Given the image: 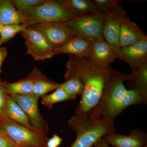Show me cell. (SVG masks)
Listing matches in <instances>:
<instances>
[{
    "label": "cell",
    "instance_id": "cell-1",
    "mask_svg": "<svg viewBox=\"0 0 147 147\" xmlns=\"http://www.w3.org/2000/svg\"><path fill=\"white\" fill-rule=\"evenodd\" d=\"M66 67V80L76 77L84 86V93L76 107V114H88L94 108L99 102L107 82L119 72L113 68L108 70L97 68L86 59L72 55L69 56Z\"/></svg>",
    "mask_w": 147,
    "mask_h": 147
},
{
    "label": "cell",
    "instance_id": "cell-2",
    "mask_svg": "<svg viewBox=\"0 0 147 147\" xmlns=\"http://www.w3.org/2000/svg\"><path fill=\"white\" fill-rule=\"evenodd\" d=\"M127 76L119 72L111 77L105 85L99 102L88 113L91 118L114 121L127 107L147 103L137 92L127 89L124 82Z\"/></svg>",
    "mask_w": 147,
    "mask_h": 147
},
{
    "label": "cell",
    "instance_id": "cell-3",
    "mask_svg": "<svg viewBox=\"0 0 147 147\" xmlns=\"http://www.w3.org/2000/svg\"><path fill=\"white\" fill-rule=\"evenodd\" d=\"M68 125L76 134L70 147H91L105 134L116 133L114 121L94 119L88 114L76 113Z\"/></svg>",
    "mask_w": 147,
    "mask_h": 147
},
{
    "label": "cell",
    "instance_id": "cell-4",
    "mask_svg": "<svg viewBox=\"0 0 147 147\" xmlns=\"http://www.w3.org/2000/svg\"><path fill=\"white\" fill-rule=\"evenodd\" d=\"M76 17L60 0H45L24 15V24L32 27L42 23L66 22Z\"/></svg>",
    "mask_w": 147,
    "mask_h": 147
},
{
    "label": "cell",
    "instance_id": "cell-5",
    "mask_svg": "<svg viewBox=\"0 0 147 147\" xmlns=\"http://www.w3.org/2000/svg\"><path fill=\"white\" fill-rule=\"evenodd\" d=\"M0 127L14 143L23 147H47L49 137L35 131L10 119L0 121Z\"/></svg>",
    "mask_w": 147,
    "mask_h": 147
},
{
    "label": "cell",
    "instance_id": "cell-6",
    "mask_svg": "<svg viewBox=\"0 0 147 147\" xmlns=\"http://www.w3.org/2000/svg\"><path fill=\"white\" fill-rule=\"evenodd\" d=\"M127 16L126 11L118 2L105 14L102 25L103 39L112 47L120 59L121 50L119 41L120 28L122 22Z\"/></svg>",
    "mask_w": 147,
    "mask_h": 147
},
{
    "label": "cell",
    "instance_id": "cell-7",
    "mask_svg": "<svg viewBox=\"0 0 147 147\" xmlns=\"http://www.w3.org/2000/svg\"><path fill=\"white\" fill-rule=\"evenodd\" d=\"M105 14L97 12L78 16L65 22L75 33L91 42L102 39V25Z\"/></svg>",
    "mask_w": 147,
    "mask_h": 147
},
{
    "label": "cell",
    "instance_id": "cell-8",
    "mask_svg": "<svg viewBox=\"0 0 147 147\" xmlns=\"http://www.w3.org/2000/svg\"><path fill=\"white\" fill-rule=\"evenodd\" d=\"M10 97L24 110L30 123L36 131L42 136L47 137L49 125L40 113L38 98L33 94H9Z\"/></svg>",
    "mask_w": 147,
    "mask_h": 147
},
{
    "label": "cell",
    "instance_id": "cell-9",
    "mask_svg": "<svg viewBox=\"0 0 147 147\" xmlns=\"http://www.w3.org/2000/svg\"><path fill=\"white\" fill-rule=\"evenodd\" d=\"M27 47V54L35 60L43 61L54 56L53 48L44 36L38 30L28 27L22 32Z\"/></svg>",
    "mask_w": 147,
    "mask_h": 147
},
{
    "label": "cell",
    "instance_id": "cell-10",
    "mask_svg": "<svg viewBox=\"0 0 147 147\" xmlns=\"http://www.w3.org/2000/svg\"><path fill=\"white\" fill-rule=\"evenodd\" d=\"M29 27L40 32L55 49L64 45L77 35L65 22L42 23Z\"/></svg>",
    "mask_w": 147,
    "mask_h": 147
},
{
    "label": "cell",
    "instance_id": "cell-11",
    "mask_svg": "<svg viewBox=\"0 0 147 147\" xmlns=\"http://www.w3.org/2000/svg\"><path fill=\"white\" fill-rule=\"evenodd\" d=\"M117 56L103 38L93 42L91 52L87 59L96 67L104 70L113 68L110 65Z\"/></svg>",
    "mask_w": 147,
    "mask_h": 147
},
{
    "label": "cell",
    "instance_id": "cell-12",
    "mask_svg": "<svg viewBox=\"0 0 147 147\" xmlns=\"http://www.w3.org/2000/svg\"><path fill=\"white\" fill-rule=\"evenodd\" d=\"M102 139L115 147H142L147 143L146 135L139 130H132L129 135L109 133Z\"/></svg>",
    "mask_w": 147,
    "mask_h": 147
},
{
    "label": "cell",
    "instance_id": "cell-13",
    "mask_svg": "<svg viewBox=\"0 0 147 147\" xmlns=\"http://www.w3.org/2000/svg\"><path fill=\"white\" fill-rule=\"evenodd\" d=\"M147 40L146 35L128 16L121 24L119 41L121 48Z\"/></svg>",
    "mask_w": 147,
    "mask_h": 147
},
{
    "label": "cell",
    "instance_id": "cell-14",
    "mask_svg": "<svg viewBox=\"0 0 147 147\" xmlns=\"http://www.w3.org/2000/svg\"><path fill=\"white\" fill-rule=\"evenodd\" d=\"M120 59L131 68L147 63V40L121 48Z\"/></svg>",
    "mask_w": 147,
    "mask_h": 147
},
{
    "label": "cell",
    "instance_id": "cell-15",
    "mask_svg": "<svg viewBox=\"0 0 147 147\" xmlns=\"http://www.w3.org/2000/svg\"><path fill=\"white\" fill-rule=\"evenodd\" d=\"M93 42L77 35L64 45L55 48L54 55L66 54L87 59L90 54Z\"/></svg>",
    "mask_w": 147,
    "mask_h": 147
},
{
    "label": "cell",
    "instance_id": "cell-16",
    "mask_svg": "<svg viewBox=\"0 0 147 147\" xmlns=\"http://www.w3.org/2000/svg\"><path fill=\"white\" fill-rule=\"evenodd\" d=\"M132 73L128 75L127 82L129 90L137 92L147 101V63L131 68Z\"/></svg>",
    "mask_w": 147,
    "mask_h": 147
},
{
    "label": "cell",
    "instance_id": "cell-17",
    "mask_svg": "<svg viewBox=\"0 0 147 147\" xmlns=\"http://www.w3.org/2000/svg\"><path fill=\"white\" fill-rule=\"evenodd\" d=\"M28 75L33 81L32 94L38 99L58 88L59 84L50 81L36 67L34 68Z\"/></svg>",
    "mask_w": 147,
    "mask_h": 147
},
{
    "label": "cell",
    "instance_id": "cell-18",
    "mask_svg": "<svg viewBox=\"0 0 147 147\" xmlns=\"http://www.w3.org/2000/svg\"><path fill=\"white\" fill-rule=\"evenodd\" d=\"M0 22L3 25L24 24V15L10 0H0Z\"/></svg>",
    "mask_w": 147,
    "mask_h": 147
},
{
    "label": "cell",
    "instance_id": "cell-19",
    "mask_svg": "<svg viewBox=\"0 0 147 147\" xmlns=\"http://www.w3.org/2000/svg\"><path fill=\"white\" fill-rule=\"evenodd\" d=\"M7 113L9 119L38 133L32 126L28 116L24 110L10 97L9 95L7 103Z\"/></svg>",
    "mask_w": 147,
    "mask_h": 147
},
{
    "label": "cell",
    "instance_id": "cell-20",
    "mask_svg": "<svg viewBox=\"0 0 147 147\" xmlns=\"http://www.w3.org/2000/svg\"><path fill=\"white\" fill-rule=\"evenodd\" d=\"M71 9L76 16L98 12L96 6L90 0H60Z\"/></svg>",
    "mask_w": 147,
    "mask_h": 147
},
{
    "label": "cell",
    "instance_id": "cell-21",
    "mask_svg": "<svg viewBox=\"0 0 147 147\" xmlns=\"http://www.w3.org/2000/svg\"><path fill=\"white\" fill-rule=\"evenodd\" d=\"M9 94L28 95L32 93L33 81L28 75L25 79L14 83L3 82Z\"/></svg>",
    "mask_w": 147,
    "mask_h": 147
},
{
    "label": "cell",
    "instance_id": "cell-22",
    "mask_svg": "<svg viewBox=\"0 0 147 147\" xmlns=\"http://www.w3.org/2000/svg\"><path fill=\"white\" fill-rule=\"evenodd\" d=\"M76 98L69 94L61 88L58 87L52 93L42 96L41 103L45 107L50 109L56 103L67 100H74Z\"/></svg>",
    "mask_w": 147,
    "mask_h": 147
},
{
    "label": "cell",
    "instance_id": "cell-23",
    "mask_svg": "<svg viewBox=\"0 0 147 147\" xmlns=\"http://www.w3.org/2000/svg\"><path fill=\"white\" fill-rule=\"evenodd\" d=\"M58 87L73 96H82L84 90V86L82 81L76 77H72L66 80L65 82L59 84Z\"/></svg>",
    "mask_w": 147,
    "mask_h": 147
},
{
    "label": "cell",
    "instance_id": "cell-24",
    "mask_svg": "<svg viewBox=\"0 0 147 147\" xmlns=\"http://www.w3.org/2000/svg\"><path fill=\"white\" fill-rule=\"evenodd\" d=\"M27 28L24 24L3 26L0 35V45L11 39L18 32L24 31Z\"/></svg>",
    "mask_w": 147,
    "mask_h": 147
},
{
    "label": "cell",
    "instance_id": "cell-25",
    "mask_svg": "<svg viewBox=\"0 0 147 147\" xmlns=\"http://www.w3.org/2000/svg\"><path fill=\"white\" fill-rule=\"evenodd\" d=\"M45 0H12L11 1L17 10L23 15L27 14L33 8L45 2Z\"/></svg>",
    "mask_w": 147,
    "mask_h": 147
},
{
    "label": "cell",
    "instance_id": "cell-26",
    "mask_svg": "<svg viewBox=\"0 0 147 147\" xmlns=\"http://www.w3.org/2000/svg\"><path fill=\"white\" fill-rule=\"evenodd\" d=\"M9 94L0 78V121L9 119L7 113V103Z\"/></svg>",
    "mask_w": 147,
    "mask_h": 147
},
{
    "label": "cell",
    "instance_id": "cell-27",
    "mask_svg": "<svg viewBox=\"0 0 147 147\" xmlns=\"http://www.w3.org/2000/svg\"><path fill=\"white\" fill-rule=\"evenodd\" d=\"M99 13L105 14L108 12L116 3L119 1L116 0H92Z\"/></svg>",
    "mask_w": 147,
    "mask_h": 147
},
{
    "label": "cell",
    "instance_id": "cell-28",
    "mask_svg": "<svg viewBox=\"0 0 147 147\" xmlns=\"http://www.w3.org/2000/svg\"><path fill=\"white\" fill-rule=\"evenodd\" d=\"M63 139L57 134H54L53 137L49 138L46 144L47 147H59L60 146Z\"/></svg>",
    "mask_w": 147,
    "mask_h": 147
},
{
    "label": "cell",
    "instance_id": "cell-29",
    "mask_svg": "<svg viewBox=\"0 0 147 147\" xmlns=\"http://www.w3.org/2000/svg\"><path fill=\"white\" fill-rule=\"evenodd\" d=\"M7 136L0 135V147H20Z\"/></svg>",
    "mask_w": 147,
    "mask_h": 147
},
{
    "label": "cell",
    "instance_id": "cell-30",
    "mask_svg": "<svg viewBox=\"0 0 147 147\" xmlns=\"http://www.w3.org/2000/svg\"><path fill=\"white\" fill-rule=\"evenodd\" d=\"M7 55V48L0 47V75L1 73L2 65Z\"/></svg>",
    "mask_w": 147,
    "mask_h": 147
},
{
    "label": "cell",
    "instance_id": "cell-31",
    "mask_svg": "<svg viewBox=\"0 0 147 147\" xmlns=\"http://www.w3.org/2000/svg\"><path fill=\"white\" fill-rule=\"evenodd\" d=\"M91 147H115L109 145L107 142L101 139L93 145Z\"/></svg>",
    "mask_w": 147,
    "mask_h": 147
},
{
    "label": "cell",
    "instance_id": "cell-32",
    "mask_svg": "<svg viewBox=\"0 0 147 147\" xmlns=\"http://www.w3.org/2000/svg\"><path fill=\"white\" fill-rule=\"evenodd\" d=\"M0 135H1V136H7V137H8L5 132L3 131V129L1 128V127H0Z\"/></svg>",
    "mask_w": 147,
    "mask_h": 147
},
{
    "label": "cell",
    "instance_id": "cell-33",
    "mask_svg": "<svg viewBox=\"0 0 147 147\" xmlns=\"http://www.w3.org/2000/svg\"><path fill=\"white\" fill-rule=\"evenodd\" d=\"M3 26L4 25H3V24H2L1 22H0V35H1V32L2 30Z\"/></svg>",
    "mask_w": 147,
    "mask_h": 147
},
{
    "label": "cell",
    "instance_id": "cell-34",
    "mask_svg": "<svg viewBox=\"0 0 147 147\" xmlns=\"http://www.w3.org/2000/svg\"><path fill=\"white\" fill-rule=\"evenodd\" d=\"M142 147H147V146L146 145H145V146H142Z\"/></svg>",
    "mask_w": 147,
    "mask_h": 147
},
{
    "label": "cell",
    "instance_id": "cell-35",
    "mask_svg": "<svg viewBox=\"0 0 147 147\" xmlns=\"http://www.w3.org/2000/svg\"></svg>",
    "mask_w": 147,
    "mask_h": 147
}]
</instances>
